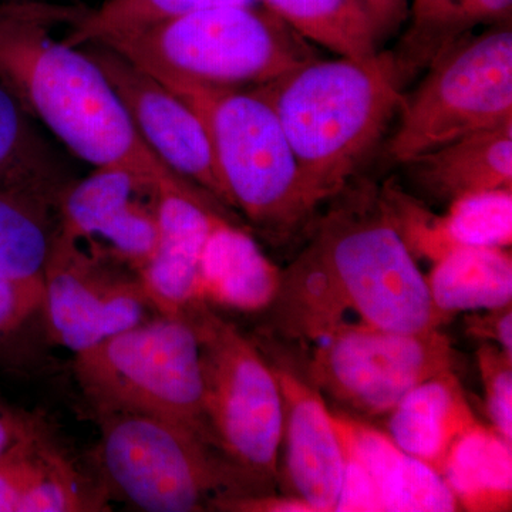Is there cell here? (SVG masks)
<instances>
[{
    "mask_svg": "<svg viewBox=\"0 0 512 512\" xmlns=\"http://www.w3.org/2000/svg\"><path fill=\"white\" fill-rule=\"evenodd\" d=\"M332 200L311 244L282 271L269 308L276 332L308 345L345 326L416 333L450 322L375 185H346Z\"/></svg>",
    "mask_w": 512,
    "mask_h": 512,
    "instance_id": "obj_1",
    "label": "cell"
},
{
    "mask_svg": "<svg viewBox=\"0 0 512 512\" xmlns=\"http://www.w3.org/2000/svg\"><path fill=\"white\" fill-rule=\"evenodd\" d=\"M76 12L47 2L0 3V83L80 160L124 168L158 190L195 187L144 143L99 64L50 35Z\"/></svg>",
    "mask_w": 512,
    "mask_h": 512,
    "instance_id": "obj_2",
    "label": "cell"
},
{
    "mask_svg": "<svg viewBox=\"0 0 512 512\" xmlns=\"http://www.w3.org/2000/svg\"><path fill=\"white\" fill-rule=\"evenodd\" d=\"M254 90L284 128L315 210L349 185L404 101L389 53L375 63L315 59Z\"/></svg>",
    "mask_w": 512,
    "mask_h": 512,
    "instance_id": "obj_3",
    "label": "cell"
},
{
    "mask_svg": "<svg viewBox=\"0 0 512 512\" xmlns=\"http://www.w3.org/2000/svg\"><path fill=\"white\" fill-rule=\"evenodd\" d=\"M268 8L221 6L107 40L104 45L174 89L258 87L315 60V52Z\"/></svg>",
    "mask_w": 512,
    "mask_h": 512,
    "instance_id": "obj_4",
    "label": "cell"
},
{
    "mask_svg": "<svg viewBox=\"0 0 512 512\" xmlns=\"http://www.w3.org/2000/svg\"><path fill=\"white\" fill-rule=\"evenodd\" d=\"M106 494L146 512L211 511L215 501L266 494L183 424L123 409H93Z\"/></svg>",
    "mask_w": 512,
    "mask_h": 512,
    "instance_id": "obj_5",
    "label": "cell"
},
{
    "mask_svg": "<svg viewBox=\"0 0 512 512\" xmlns=\"http://www.w3.org/2000/svg\"><path fill=\"white\" fill-rule=\"evenodd\" d=\"M168 90L204 124L231 207L271 241L301 231L316 210L271 104L254 89L183 84Z\"/></svg>",
    "mask_w": 512,
    "mask_h": 512,
    "instance_id": "obj_6",
    "label": "cell"
},
{
    "mask_svg": "<svg viewBox=\"0 0 512 512\" xmlns=\"http://www.w3.org/2000/svg\"><path fill=\"white\" fill-rule=\"evenodd\" d=\"M73 370L93 409L163 417L217 448L204 409L200 342L190 320H144L76 353Z\"/></svg>",
    "mask_w": 512,
    "mask_h": 512,
    "instance_id": "obj_7",
    "label": "cell"
},
{
    "mask_svg": "<svg viewBox=\"0 0 512 512\" xmlns=\"http://www.w3.org/2000/svg\"><path fill=\"white\" fill-rule=\"evenodd\" d=\"M200 342L204 409L218 451L256 485L275 493L284 406L268 356L208 303L185 315Z\"/></svg>",
    "mask_w": 512,
    "mask_h": 512,
    "instance_id": "obj_8",
    "label": "cell"
},
{
    "mask_svg": "<svg viewBox=\"0 0 512 512\" xmlns=\"http://www.w3.org/2000/svg\"><path fill=\"white\" fill-rule=\"evenodd\" d=\"M390 140V158H412L458 138L512 121L510 23L464 37L429 66Z\"/></svg>",
    "mask_w": 512,
    "mask_h": 512,
    "instance_id": "obj_9",
    "label": "cell"
},
{
    "mask_svg": "<svg viewBox=\"0 0 512 512\" xmlns=\"http://www.w3.org/2000/svg\"><path fill=\"white\" fill-rule=\"evenodd\" d=\"M301 372L346 412L387 416L410 390L454 370L456 352L441 329L393 332L345 326L308 343Z\"/></svg>",
    "mask_w": 512,
    "mask_h": 512,
    "instance_id": "obj_10",
    "label": "cell"
},
{
    "mask_svg": "<svg viewBox=\"0 0 512 512\" xmlns=\"http://www.w3.org/2000/svg\"><path fill=\"white\" fill-rule=\"evenodd\" d=\"M40 309L53 342L76 355L144 322L153 308L136 272L57 231Z\"/></svg>",
    "mask_w": 512,
    "mask_h": 512,
    "instance_id": "obj_11",
    "label": "cell"
},
{
    "mask_svg": "<svg viewBox=\"0 0 512 512\" xmlns=\"http://www.w3.org/2000/svg\"><path fill=\"white\" fill-rule=\"evenodd\" d=\"M83 47L109 79L138 134L154 154L175 173L231 207L210 137L195 111L110 47L97 43Z\"/></svg>",
    "mask_w": 512,
    "mask_h": 512,
    "instance_id": "obj_12",
    "label": "cell"
},
{
    "mask_svg": "<svg viewBox=\"0 0 512 512\" xmlns=\"http://www.w3.org/2000/svg\"><path fill=\"white\" fill-rule=\"evenodd\" d=\"M343 454V512L460 511L443 476L365 421L332 412Z\"/></svg>",
    "mask_w": 512,
    "mask_h": 512,
    "instance_id": "obj_13",
    "label": "cell"
},
{
    "mask_svg": "<svg viewBox=\"0 0 512 512\" xmlns=\"http://www.w3.org/2000/svg\"><path fill=\"white\" fill-rule=\"evenodd\" d=\"M153 191L158 188L124 168H96L64 190L59 232L138 275L157 244L158 197L151 204L143 201Z\"/></svg>",
    "mask_w": 512,
    "mask_h": 512,
    "instance_id": "obj_14",
    "label": "cell"
},
{
    "mask_svg": "<svg viewBox=\"0 0 512 512\" xmlns=\"http://www.w3.org/2000/svg\"><path fill=\"white\" fill-rule=\"evenodd\" d=\"M284 406L285 460L278 483L284 494L313 512H335L342 487L343 454L325 397L286 357L269 359Z\"/></svg>",
    "mask_w": 512,
    "mask_h": 512,
    "instance_id": "obj_15",
    "label": "cell"
},
{
    "mask_svg": "<svg viewBox=\"0 0 512 512\" xmlns=\"http://www.w3.org/2000/svg\"><path fill=\"white\" fill-rule=\"evenodd\" d=\"M222 218L227 217L221 202L200 187L158 190L156 249L138 278L161 316L185 318L202 302V255Z\"/></svg>",
    "mask_w": 512,
    "mask_h": 512,
    "instance_id": "obj_16",
    "label": "cell"
},
{
    "mask_svg": "<svg viewBox=\"0 0 512 512\" xmlns=\"http://www.w3.org/2000/svg\"><path fill=\"white\" fill-rule=\"evenodd\" d=\"M406 164L413 183L437 201L512 190V121L458 138Z\"/></svg>",
    "mask_w": 512,
    "mask_h": 512,
    "instance_id": "obj_17",
    "label": "cell"
},
{
    "mask_svg": "<svg viewBox=\"0 0 512 512\" xmlns=\"http://www.w3.org/2000/svg\"><path fill=\"white\" fill-rule=\"evenodd\" d=\"M454 370L410 390L387 414L390 439L443 476L451 448L477 423Z\"/></svg>",
    "mask_w": 512,
    "mask_h": 512,
    "instance_id": "obj_18",
    "label": "cell"
},
{
    "mask_svg": "<svg viewBox=\"0 0 512 512\" xmlns=\"http://www.w3.org/2000/svg\"><path fill=\"white\" fill-rule=\"evenodd\" d=\"M282 271L251 235L222 218L202 255L201 301L241 313L264 312L278 296Z\"/></svg>",
    "mask_w": 512,
    "mask_h": 512,
    "instance_id": "obj_19",
    "label": "cell"
},
{
    "mask_svg": "<svg viewBox=\"0 0 512 512\" xmlns=\"http://www.w3.org/2000/svg\"><path fill=\"white\" fill-rule=\"evenodd\" d=\"M512 0H413L409 28L390 55L400 86L478 25L511 19Z\"/></svg>",
    "mask_w": 512,
    "mask_h": 512,
    "instance_id": "obj_20",
    "label": "cell"
},
{
    "mask_svg": "<svg viewBox=\"0 0 512 512\" xmlns=\"http://www.w3.org/2000/svg\"><path fill=\"white\" fill-rule=\"evenodd\" d=\"M434 308L457 313L512 303V256L507 248H458L434 262L426 276Z\"/></svg>",
    "mask_w": 512,
    "mask_h": 512,
    "instance_id": "obj_21",
    "label": "cell"
},
{
    "mask_svg": "<svg viewBox=\"0 0 512 512\" xmlns=\"http://www.w3.org/2000/svg\"><path fill=\"white\" fill-rule=\"evenodd\" d=\"M443 478L460 510L511 511L512 443L477 421L451 448Z\"/></svg>",
    "mask_w": 512,
    "mask_h": 512,
    "instance_id": "obj_22",
    "label": "cell"
},
{
    "mask_svg": "<svg viewBox=\"0 0 512 512\" xmlns=\"http://www.w3.org/2000/svg\"><path fill=\"white\" fill-rule=\"evenodd\" d=\"M73 181L32 117L0 83V190L26 192L59 205Z\"/></svg>",
    "mask_w": 512,
    "mask_h": 512,
    "instance_id": "obj_23",
    "label": "cell"
},
{
    "mask_svg": "<svg viewBox=\"0 0 512 512\" xmlns=\"http://www.w3.org/2000/svg\"><path fill=\"white\" fill-rule=\"evenodd\" d=\"M59 231V205L26 192L0 190V278L43 281Z\"/></svg>",
    "mask_w": 512,
    "mask_h": 512,
    "instance_id": "obj_24",
    "label": "cell"
},
{
    "mask_svg": "<svg viewBox=\"0 0 512 512\" xmlns=\"http://www.w3.org/2000/svg\"><path fill=\"white\" fill-rule=\"evenodd\" d=\"M299 35L359 63L379 60L369 20L355 0H259Z\"/></svg>",
    "mask_w": 512,
    "mask_h": 512,
    "instance_id": "obj_25",
    "label": "cell"
},
{
    "mask_svg": "<svg viewBox=\"0 0 512 512\" xmlns=\"http://www.w3.org/2000/svg\"><path fill=\"white\" fill-rule=\"evenodd\" d=\"M259 0H104L99 8H79L62 39L64 45L83 47L104 43L128 33L221 6H256Z\"/></svg>",
    "mask_w": 512,
    "mask_h": 512,
    "instance_id": "obj_26",
    "label": "cell"
},
{
    "mask_svg": "<svg viewBox=\"0 0 512 512\" xmlns=\"http://www.w3.org/2000/svg\"><path fill=\"white\" fill-rule=\"evenodd\" d=\"M103 487L87 484L72 461L45 441L39 474L20 501L18 512L107 511Z\"/></svg>",
    "mask_w": 512,
    "mask_h": 512,
    "instance_id": "obj_27",
    "label": "cell"
},
{
    "mask_svg": "<svg viewBox=\"0 0 512 512\" xmlns=\"http://www.w3.org/2000/svg\"><path fill=\"white\" fill-rule=\"evenodd\" d=\"M443 225L454 249L510 248L512 190L477 192L450 202Z\"/></svg>",
    "mask_w": 512,
    "mask_h": 512,
    "instance_id": "obj_28",
    "label": "cell"
},
{
    "mask_svg": "<svg viewBox=\"0 0 512 512\" xmlns=\"http://www.w3.org/2000/svg\"><path fill=\"white\" fill-rule=\"evenodd\" d=\"M380 197L394 227L414 258L429 259L431 264L454 251L444 232L443 215L433 214L393 180L380 188Z\"/></svg>",
    "mask_w": 512,
    "mask_h": 512,
    "instance_id": "obj_29",
    "label": "cell"
},
{
    "mask_svg": "<svg viewBox=\"0 0 512 512\" xmlns=\"http://www.w3.org/2000/svg\"><path fill=\"white\" fill-rule=\"evenodd\" d=\"M477 363L491 427L512 443V357L500 346L484 342L477 350Z\"/></svg>",
    "mask_w": 512,
    "mask_h": 512,
    "instance_id": "obj_30",
    "label": "cell"
},
{
    "mask_svg": "<svg viewBox=\"0 0 512 512\" xmlns=\"http://www.w3.org/2000/svg\"><path fill=\"white\" fill-rule=\"evenodd\" d=\"M46 440L43 431L0 457V512H18L23 495L39 474Z\"/></svg>",
    "mask_w": 512,
    "mask_h": 512,
    "instance_id": "obj_31",
    "label": "cell"
},
{
    "mask_svg": "<svg viewBox=\"0 0 512 512\" xmlns=\"http://www.w3.org/2000/svg\"><path fill=\"white\" fill-rule=\"evenodd\" d=\"M43 281H8L0 278V336L13 332L39 311Z\"/></svg>",
    "mask_w": 512,
    "mask_h": 512,
    "instance_id": "obj_32",
    "label": "cell"
},
{
    "mask_svg": "<svg viewBox=\"0 0 512 512\" xmlns=\"http://www.w3.org/2000/svg\"><path fill=\"white\" fill-rule=\"evenodd\" d=\"M464 332L478 342L494 343L512 357V303L500 308L468 312Z\"/></svg>",
    "mask_w": 512,
    "mask_h": 512,
    "instance_id": "obj_33",
    "label": "cell"
},
{
    "mask_svg": "<svg viewBox=\"0 0 512 512\" xmlns=\"http://www.w3.org/2000/svg\"><path fill=\"white\" fill-rule=\"evenodd\" d=\"M214 511L229 512H313L305 501L291 495L247 494L222 498L212 504Z\"/></svg>",
    "mask_w": 512,
    "mask_h": 512,
    "instance_id": "obj_34",
    "label": "cell"
},
{
    "mask_svg": "<svg viewBox=\"0 0 512 512\" xmlns=\"http://www.w3.org/2000/svg\"><path fill=\"white\" fill-rule=\"evenodd\" d=\"M46 431L42 420L0 402V457Z\"/></svg>",
    "mask_w": 512,
    "mask_h": 512,
    "instance_id": "obj_35",
    "label": "cell"
},
{
    "mask_svg": "<svg viewBox=\"0 0 512 512\" xmlns=\"http://www.w3.org/2000/svg\"><path fill=\"white\" fill-rule=\"evenodd\" d=\"M355 2L369 20L377 46L396 32L406 18L407 0H355Z\"/></svg>",
    "mask_w": 512,
    "mask_h": 512,
    "instance_id": "obj_36",
    "label": "cell"
},
{
    "mask_svg": "<svg viewBox=\"0 0 512 512\" xmlns=\"http://www.w3.org/2000/svg\"><path fill=\"white\" fill-rule=\"evenodd\" d=\"M6 2H43V0H6Z\"/></svg>",
    "mask_w": 512,
    "mask_h": 512,
    "instance_id": "obj_37",
    "label": "cell"
}]
</instances>
